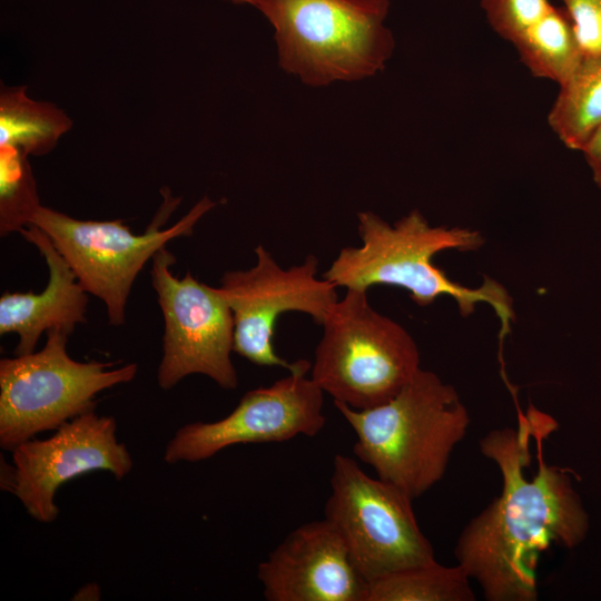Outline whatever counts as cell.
<instances>
[{
    "instance_id": "obj_1",
    "label": "cell",
    "mask_w": 601,
    "mask_h": 601,
    "mask_svg": "<svg viewBox=\"0 0 601 601\" xmlns=\"http://www.w3.org/2000/svg\"><path fill=\"white\" fill-rule=\"evenodd\" d=\"M516 424L484 435L479 447L502 476V489L462 530L457 564L489 601H535L536 566L553 544L572 549L587 538L589 515L569 472L550 465L544 444L556 421L530 404Z\"/></svg>"
},
{
    "instance_id": "obj_2",
    "label": "cell",
    "mask_w": 601,
    "mask_h": 601,
    "mask_svg": "<svg viewBox=\"0 0 601 601\" xmlns=\"http://www.w3.org/2000/svg\"><path fill=\"white\" fill-rule=\"evenodd\" d=\"M357 219L362 244L343 247L323 278L345 289L398 286L420 306L446 295L455 299L463 317L471 315L476 304L486 303L500 321L502 344L515 317L508 290L489 277H484L480 287H465L433 263V257L442 250L479 249L484 244L479 230L431 226L417 209L393 225L372 211H358Z\"/></svg>"
},
{
    "instance_id": "obj_3",
    "label": "cell",
    "mask_w": 601,
    "mask_h": 601,
    "mask_svg": "<svg viewBox=\"0 0 601 601\" xmlns=\"http://www.w3.org/2000/svg\"><path fill=\"white\" fill-rule=\"evenodd\" d=\"M356 435L353 451L412 500L444 476L471 418L454 386L420 368L390 401L355 410L334 401Z\"/></svg>"
},
{
    "instance_id": "obj_4",
    "label": "cell",
    "mask_w": 601,
    "mask_h": 601,
    "mask_svg": "<svg viewBox=\"0 0 601 601\" xmlns=\"http://www.w3.org/2000/svg\"><path fill=\"white\" fill-rule=\"evenodd\" d=\"M390 0H258L274 28L279 67L309 87L358 81L385 69L395 49Z\"/></svg>"
},
{
    "instance_id": "obj_5",
    "label": "cell",
    "mask_w": 601,
    "mask_h": 601,
    "mask_svg": "<svg viewBox=\"0 0 601 601\" xmlns=\"http://www.w3.org/2000/svg\"><path fill=\"white\" fill-rule=\"evenodd\" d=\"M322 326L311 377L334 401L352 408L390 401L421 368L411 334L376 312L367 290L346 289Z\"/></svg>"
},
{
    "instance_id": "obj_6",
    "label": "cell",
    "mask_w": 601,
    "mask_h": 601,
    "mask_svg": "<svg viewBox=\"0 0 601 601\" xmlns=\"http://www.w3.org/2000/svg\"><path fill=\"white\" fill-rule=\"evenodd\" d=\"M45 346L0 361V445L12 451L38 433L93 411L96 396L128 383L135 363L78 362L67 352L69 333L50 329Z\"/></svg>"
},
{
    "instance_id": "obj_7",
    "label": "cell",
    "mask_w": 601,
    "mask_h": 601,
    "mask_svg": "<svg viewBox=\"0 0 601 601\" xmlns=\"http://www.w3.org/2000/svg\"><path fill=\"white\" fill-rule=\"evenodd\" d=\"M164 203L146 231L136 235L121 219L81 220L40 206L31 224L51 239L88 294L102 300L109 323H125L132 284L145 264L170 240L190 236L197 221L217 203L204 196L175 225L161 229L179 198L162 191Z\"/></svg>"
},
{
    "instance_id": "obj_8",
    "label": "cell",
    "mask_w": 601,
    "mask_h": 601,
    "mask_svg": "<svg viewBox=\"0 0 601 601\" xmlns=\"http://www.w3.org/2000/svg\"><path fill=\"white\" fill-rule=\"evenodd\" d=\"M412 501L395 485L366 474L352 457L335 455L324 518L341 534L367 584L392 572L435 561Z\"/></svg>"
},
{
    "instance_id": "obj_9",
    "label": "cell",
    "mask_w": 601,
    "mask_h": 601,
    "mask_svg": "<svg viewBox=\"0 0 601 601\" xmlns=\"http://www.w3.org/2000/svg\"><path fill=\"white\" fill-rule=\"evenodd\" d=\"M151 260V284L165 323L158 385L169 390L188 375L203 374L221 388H236L234 318L218 287L189 272L176 277L170 270L175 256L166 248Z\"/></svg>"
},
{
    "instance_id": "obj_10",
    "label": "cell",
    "mask_w": 601,
    "mask_h": 601,
    "mask_svg": "<svg viewBox=\"0 0 601 601\" xmlns=\"http://www.w3.org/2000/svg\"><path fill=\"white\" fill-rule=\"evenodd\" d=\"M255 254L257 260L252 268L226 272L218 287L233 313L234 352L259 366L308 372L309 362L289 363L275 352L276 321L283 313L300 312L322 325L338 300L337 287L317 278L318 259L314 255L285 269L264 246L258 245Z\"/></svg>"
},
{
    "instance_id": "obj_11",
    "label": "cell",
    "mask_w": 601,
    "mask_h": 601,
    "mask_svg": "<svg viewBox=\"0 0 601 601\" xmlns=\"http://www.w3.org/2000/svg\"><path fill=\"white\" fill-rule=\"evenodd\" d=\"M11 452L12 465L2 463L1 489L43 523L58 516L55 495L66 482L98 470L120 480L132 467L129 451L116 437V421L95 410L66 422L49 439H30Z\"/></svg>"
},
{
    "instance_id": "obj_12",
    "label": "cell",
    "mask_w": 601,
    "mask_h": 601,
    "mask_svg": "<svg viewBox=\"0 0 601 601\" xmlns=\"http://www.w3.org/2000/svg\"><path fill=\"white\" fill-rule=\"evenodd\" d=\"M307 373L289 372L269 386L248 391L218 421L180 427L168 442L164 460L169 464L198 462L235 444L315 436L326 423L324 392Z\"/></svg>"
},
{
    "instance_id": "obj_13",
    "label": "cell",
    "mask_w": 601,
    "mask_h": 601,
    "mask_svg": "<svg viewBox=\"0 0 601 601\" xmlns=\"http://www.w3.org/2000/svg\"><path fill=\"white\" fill-rule=\"evenodd\" d=\"M257 577L268 601H365L367 590L344 540L325 518L287 534L258 564Z\"/></svg>"
},
{
    "instance_id": "obj_14",
    "label": "cell",
    "mask_w": 601,
    "mask_h": 601,
    "mask_svg": "<svg viewBox=\"0 0 601 601\" xmlns=\"http://www.w3.org/2000/svg\"><path fill=\"white\" fill-rule=\"evenodd\" d=\"M45 258L49 279L40 294L6 292L0 298V334L19 336L14 355L35 352L39 337L50 329L71 334L86 322L88 293L48 235L30 224L19 231Z\"/></svg>"
},
{
    "instance_id": "obj_15",
    "label": "cell",
    "mask_w": 601,
    "mask_h": 601,
    "mask_svg": "<svg viewBox=\"0 0 601 601\" xmlns=\"http://www.w3.org/2000/svg\"><path fill=\"white\" fill-rule=\"evenodd\" d=\"M548 124L569 149L581 151L601 127V55H583L559 86Z\"/></svg>"
},
{
    "instance_id": "obj_16",
    "label": "cell",
    "mask_w": 601,
    "mask_h": 601,
    "mask_svg": "<svg viewBox=\"0 0 601 601\" xmlns=\"http://www.w3.org/2000/svg\"><path fill=\"white\" fill-rule=\"evenodd\" d=\"M26 90L27 86H1L0 146L43 156L71 129L72 120L55 104L31 99Z\"/></svg>"
},
{
    "instance_id": "obj_17",
    "label": "cell",
    "mask_w": 601,
    "mask_h": 601,
    "mask_svg": "<svg viewBox=\"0 0 601 601\" xmlns=\"http://www.w3.org/2000/svg\"><path fill=\"white\" fill-rule=\"evenodd\" d=\"M522 63L538 78L563 83L583 52L565 9L552 8L513 43Z\"/></svg>"
},
{
    "instance_id": "obj_18",
    "label": "cell",
    "mask_w": 601,
    "mask_h": 601,
    "mask_svg": "<svg viewBox=\"0 0 601 601\" xmlns=\"http://www.w3.org/2000/svg\"><path fill=\"white\" fill-rule=\"evenodd\" d=\"M464 569L435 561L405 568L367 584L365 601H473Z\"/></svg>"
},
{
    "instance_id": "obj_19",
    "label": "cell",
    "mask_w": 601,
    "mask_h": 601,
    "mask_svg": "<svg viewBox=\"0 0 601 601\" xmlns=\"http://www.w3.org/2000/svg\"><path fill=\"white\" fill-rule=\"evenodd\" d=\"M28 157L14 147L0 146L1 236L29 226L41 206Z\"/></svg>"
},
{
    "instance_id": "obj_20",
    "label": "cell",
    "mask_w": 601,
    "mask_h": 601,
    "mask_svg": "<svg viewBox=\"0 0 601 601\" xmlns=\"http://www.w3.org/2000/svg\"><path fill=\"white\" fill-rule=\"evenodd\" d=\"M492 29L513 43L551 8L549 0H481Z\"/></svg>"
},
{
    "instance_id": "obj_21",
    "label": "cell",
    "mask_w": 601,
    "mask_h": 601,
    "mask_svg": "<svg viewBox=\"0 0 601 601\" xmlns=\"http://www.w3.org/2000/svg\"><path fill=\"white\" fill-rule=\"evenodd\" d=\"M583 55H601V0H564Z\"/></svg>"
},
{
    "instance_id": "obj_22",
    "label": "cell",
    "mask_w": 601,
    "mask_h": 601,
    "mask_svg": "<svg viewBox=\"0 0 601 601\" xmlns=\"http://www.w3.org/2000/svg\"><path fill=\"white\" fill-rule=\"evenodd\" d=\"M581 152L591 170L594 184L601 189V127L593 134Z\"/></svg>"
},
{
    "instance_id": "obj_23",
    "label": "cell",
    "mask_w": 601,
    "mask_h": 601,
    "mask_svg": "<svg viewBox=\"0 0 601 601\" xmlns=\"http://www.w3.org/2000/svg\"><path fill=\"white\" fill-rule=\"evenodd\" d=\"M100 595L99 588L91 583L87 584L75 595L76 600H98Z\"/></svg>"
},
{
    "instance_id": "obj_24",
    "label": "cell",
    "mask_w": 601,
    "mask_h": 601,
    "mask_svg": "<svg viewBox=\"0 0 601 601\" xmlns=\"http://www.w3.org/2000/svg\"><path fill=\"white\" fill-rule=\"evenodd\" d=\"M229 1L235 2V3H246V4H250L255 7L258 0H229Z\"/></svg>"
},
{
    "instance_id": "obj_25",
    "label": "cell",
    "mask_w": 601,
    "mask_h": 601,
    "mask_svg": "<svg viewBox=\"0 0 601 601\" xmlns=\"http://www.w3.org/2000/svg\"><path fill=\"white\" fill-rule=\"evenodd\" d=\"M564 1V0H563Z\"/></svg>"
}]
</instances>
